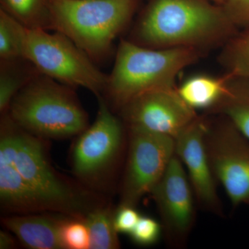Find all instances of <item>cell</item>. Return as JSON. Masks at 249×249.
Instances as JSON below:
<instances>
[{
  "instance_id": "7c38bea8",
  "label": "cell",
  "mask_w": 249,
  "mask_h": 249,
  "mask_svg": "<svg viewBox=\"0 0 249 249\" xmlns=\"http://www.w3.org/2000/svg\"><path fill=\"white\" fill-rule=\"evenodd\" d=\"M208 119L198 116L175 138V154L184 165L196 201L205 211L221 216L222 203L211 168L205 134Z\"/></svg>"
},
{
  "instance_id": "2e32d148",
  "label": "cell",
  "mask_w": 249,
  "mask_h": 249,
  "mask_svg": "<svg viewBox=\"0 0 249 249\" xmlns=\"http://www.w3.org/2000/svg\"><path fill=\"white\" fill-rule=\"evenodd\" d=\"M209 112L227 118L249 139V79L232 76L222 99Z\"/></svg>"
},
{
  "instance_id": "52a82bcc",
  "label": "cell",
  "mask_w": 249,
  "mask_h": 249,
  "mask_svg": "<svg viewBox=\"0 0 249 249\" xmlns=\"http://www.w3.org/2000/svg\"><path fill=\"white\" fill-rule=\"evenodd\" d=\"M98 109L91 125L77 136L72 146L71 170L85 187L107 188L122 152L124 129L103 96L98 97Z\"/></svg>"
},
{
  "instance_id": "9c48e42d",
  "label": "cell",
  "mask_w": 249,
  "mask_h": 249,
  "mask_svg": "<svg viewBox=\"0 0 249 249\" xmlns=\"http://www.w3.org/2000/svg\"><path fill=\"white\" fill-rule=\"evenodd\" d=\"M221 116L208 120L205 142L214 178L237 207L249 204V139Z\"/></svg>"
},
{
  "instance_id": "ba28073f",
  "label": "cell",
  "mask_w": 249,
  "mask_h": 249,
  "mask_svg": "<svg viewBox=\"0 0 249 249\" xmlns=\"http://www.w3.org/2000/svg\"><path fill=\"white\" fill-rule=\"evenodd\" d=\"M128 153L121 186V206L136 207L150 194L175 155V139L128 126Z\"/></svg>"
},
{
  "instance_id": "3957f363",
  "label": "cell",
  "mask_w": 249,
  "mask_h": 249,
  "mask_svg": "<svg viewBox=\"0 0 249 249\" xmlns=\"http://www.w3.org/2000/svg\"><path fill=\"white\" fill-rule=\"evenodd\" d=\"M74 88L39 73L18 91L7 113L29 133L43 139H66L89 125Z\"/></svg>"
},
{
  "instance_id": "484cf974",
  "label": "cell",
  "mask_w": 249,
  "mask_h": 249,
  "mask_svg": "<svg viewBox=\"0 0 249 249\" xmlns=\"http://www.w3.org/2000/svg\"><path fill=\"white\" fill-rule=\"evenodd\" d=\"M16 247L14 237L5 231H0V249H10Z\"/></svg>"
},
{
  "instance_id": "d4e9b609",
  "label": "cell",
  "mask_w": 249,
  "mask_h": 249,
  "mask_svg": "<svg viewBox=\"0 0 249 249\" xmlns=\"http://www.w3.org/2000/svg\"><path fill=\"white\" fill-rule=\"evenodd\" d=\"M134 206H121L115 211L114 224L119 233L130 234L141 217Z\"/></svg>"
},
{
  "instance_id": "4316f807",
  "label": "cell",
  "mask_w": 249,
  "mask_h": 249,
  "mask_svg": "<svg viewBox=\"0 0 249 249\" xmlns=\"http://www.w3.org/2000/svg\"><path fill=\"white\" fill-rule=\"evenodd\" d=\"M210 1H213V2H214V4L220 5V6H222V5L224 4V1H225V0H210Z\"/></svg>"
},
{
  "instance_id": "7402d4cb",
  "label": "cell",
  "mask_w": 249,
  "mask_h": 249,
  "mask_svg": "<svg viewBox=\"0 0 249 249\" xmlns=\"http://www.w3.org/2000/svg\"><path fill=\"white\" fill-rule=\"evenodd\" d=\"M61 239L65 249H89V231L83 219L67 216L62 224Z\"/></svg>"
},
{
  "instance_id": "ffe728a7",
  "label": "cell",
  "mask_w": 249,
  "mask_h": 249,
  "mask_svg": "<svg viewBox=\"0 0 249 249\" xmlns=\"http://www.w3.org/2000/svg\"><path fill=\"white\" fill-rule=\"evenodd\" d=\"M219 61L226 73L249 79V28L239 31L223 46Z\"/></svg>"
},
{
  "instance_id": "7a4b0ae2",
  "label": "cell",
  "mask_w": 249,
  "mask_h": 249,
  "mask_svg": "<svg viewBox=\"0 0 249 249\" xmlns=\"http://www.w3.org/2000/svg\"><path fill=\"white\" fill-rule=\"evenodd\" d=\"M204 53L191 47L149 48L121 39L103 96L112 110L119 111L142 93L176 88L180 72L197 62Z\"/></svg>"
},
{
  "instance_id": "6da1fadb",
  "label": "cell",
  "mask_w": 249,
  "mask_h": 249,
  "mask_svg": "<svg viewBox=\"0 0 249 249\" xmlns=\"http://www.w3.org/2000/svg\"><path fill=\"white\" fill-rule=\"evenodd\" d=\"M239 30L210 0H150L129 40L152 49L224 46Z\"/></svg>"
},
{
  "instance_id": "5b68a950",
  "label": "cell",
  "mask_w": 249,
  "mask_h": 249,
  "mask_svg": "<svg viewBox=\"0 0 249 249\" xmlns=\"http://www.w3.org/2000/svg\"><path fill=\"white\" fill-rule=\"evenodd\" d=\"M14 139L15 165L47 212L83 219L91 210L102 204L91 191L75 186L54 169L47 157L45 139L29 133L16 123Z\"/></svg>"
},
{
  "instance_id": "30bf717a",
  "label": "cell",
  "mask_w": 249,
  "mask_h": 249,
  "mask_svg": "<svg viewBox=\"0 0 249 249\" xmlns=\"http://www.w3.org/2000/svg\"><path fill=\"white\" fill-rule=\"evenodd\" d=\"M150 194L168 242L174 247H182L196 221V198L184 165L176 154Z\"/></svg>"
},
{
  "instance_id": "603a6c76",
  "label": "cell",
  "mask_w": 249,
  "mask_h": 249,
  "mask_svg": "<svg viewBox=\"0 0 249 249\" xmlns=\"http://www.w3.org/2000/svg\"><path fill=\"white\" fill-rule=\"evenodd\" d=\"M160 232L161 226L155 219L146 216H141L129 235L137 245L147 247L154 245L159 240Z\"/></svg>"
},
{
  "instance_id": "4fadbf2b",
  "label": "cell",
  "mask_w": 249,
  "mask_h": 249,
  "mask_svg": "<svg viewBox=\"0 0 249 249\" xmlns=\"http://www.w3.org/2000/svg\"><path fill=\"white\" fill-rule=\"evenodd\" d=\"M14 121L8 113L2 114L0 125V202L4 213L10 214L47 212L14 163Z\"/></svg>"
},
{
  "instance_id": "277c9868",
  "label": "cell",
  "mask_w": 249,
  "mask_h": 249,
  "mask_svg": "<svg viewBox=\"0 0 249 249\" xmlns=\"http://www.w3.org/2000/svg\"><path fill=\"white\" fill-rule=\"evenodd\" d=\"M52 30L60 33L95 63L109 56L113 43L133 17L139 0H48Z\"/></svg>"
},
{
  "instance_id": "d6986e66",
  "label": "cell",
  "mask_w": 249,
  "mask_h": 249,
  "mask_svg": "<svg viewBox=\"0 0 249 249\" xmlns=\"http://www.w3.org/2000/svg\"><path fill=\"white\" fill-rule=\"evenodd\" d=\"M1 9L24 27L52 30L48 0H1Z\"/></svg>"
},
{
  "instance_id": "9a60e30c",
  "label": "cell",
  "mask_w": 249,
  "mask_h": 249,
  "mask_svg": "<svg viewBox=\"0 0 249 249\" xmlns=\"http://www.w3.org/2000/svg\"><path fill=\"white\" fill-rule=\"evenodd\" d=\"M231 77L227 73L219 77L196 75L185 80L177 89L192 109L209 112L222 99Z\"/></svg>"
},
{
  "instance_id": "cb8c5ba5",
  "label": "cell",
  "mask_w": 249,
  "mask_h": 249,
  "mask_svg": "<svg viewBox=\"0 0 249 249\" xmlns=\"http://www.w3.org/2000/svg\"><path fill=\"white\" fill-rule=\"evenodd\" d=\"M222 6L239 30L249 28V0H225Z\"/></svg>"
},
{
  "instance_id": "5bb4252c",
  "label": "cell",
  "mask_w": 249,
  "mask_h": 249,
  "mask_svg": "<svg viewBox=\"0 0 249 249\" xmlns=\"http://www.w3.org/2000/svg\"><path fill=\"white\" fill-rule=\"evenodd\" d=\"M10 214L1 219L4 227L16 235L23 246L31 249H65L61 227L65 214Z\"/></svg>"
},
{
  "instance_id": "8fae6325",
  "label": "cell",
  "mask_w": 249,
  "mask_h": 249,
  "mask_svg": "<svg viewBox=\"0 0 249 249\" xmlns=\"http://www.w3.org/2000/svg\"><path fill=\"white\" fill-rule=\"evenodd\" d=\"M177 88L150 90L136 96L119 109L121 117L127 126L175 139L199 116L183 101Z\"/></svg>"
},
{
  "instance_id": "e0dca14e",
  "label": "cell",
  "mask_w": 249,
  "mask_h": 249,
  "mask_svg": "<svg viewBox=\"0 0 249 249\" xmlns=\"http://www.w3.org/2000/svg\"><path fill=\"white\" fill-rule=\"evenodd\" d=\"M40 73L25 58L0 60V112L9 110L13 98L31 79Z\"/></svg>"
},
{
  "instance_id": "ac0fdd59",
  "label": "cell",
  "mask_w": 249,
  "mask_h": 249,
  "mask_svg": "<svg viewBox=\"0 0 249 249\" xmlns=\"http://www.w3.org/2000/svg\"><path fill=\"white\" fill-rule=\"evenodd\" d=\"M114 214L110 206L98 205L91 210L83 219L89 231V249H116L120 242L114 224Z\"/></svg>"
},
{
  "instance_id": "44dd1931",
  "label": "cell",
  "mask_w": 249,
  "mask_h": 249,
  "mask_svg": "<svg viewBox=\"0 0 249 249\" xmlns=\"http://www.w3.org/2000/svg\"><path fill=\"white\" fill-rule=\"evenodd\" d=\"M18 26L17 20L0 9V60L22 58Z\"/></svg>"
},
{
  "instance_id": "8992f818",
  "label": "cell",
  "mask_w": 249,
  "mask_h": 249,
  "mask_svg": "<svg viewBox=\"0 0 249 249\" xmlns=\"http://www.w3.org/2000/svg\"><path fill=\"white\" fill-rule=\"evenodd\" d=\"M22 56L42 74L73 88L89 90L96 97L103 96L108 75L71 40L60 33L43 29H29L19 23Z\"/></svg>"
}]
</instances>
